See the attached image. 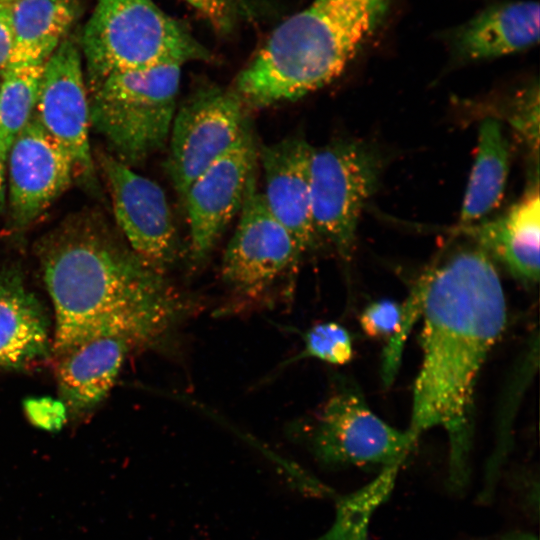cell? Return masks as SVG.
Segmentation results:
<instances>
[{"label":"cell","instance_id":"28","mask_svg":"<svg viewBox=\"0 0 540 540\" xmlns=\"http://www.w3.org/2000/svg\"><path fill=\"white\" fill-rule=\"evenodd\" d=\"M425 285H426V279H425V276L423 275L420 278L418 285L414 288L410 296V297L416 298L420 302L421 307H422ZM400 358H401V352L396 353L392 351L388 346L385 356H384L383 370H382L383 379L387 385L390 384L394 379L397 367L399 365Z\"/></svg>","mask_w":540,"mask_h":540},{"label":"cell","instance_id":"18","mask_svg":"<svg viewBox=\"0 0 540 540\" xmlns=\"http://www.w3.org/2000/svg\"><path fill=\"white\" fill-rule=\"evenodd\" d=\"M134 347L121 336L91 339L59 357L56 370L60 400L74 414L98 405L114 386Z\"/></svg>","mask_w":540,"mask_h":540},{"label":"cell","instance_id":"10","mask_svg":"<svg viewBox=\"0 0 540 540\" xmlns=\"http://www.w3.org/2000/svg\"><path fill=\"white\" fill-rule=\"evenodd\" d=\"M97 159L116 223L129 247L163 271L179 254L178 235L165 192L158 183L109 153L98 152Z\"/></svg>","mask_w":540,"mask_h":540},{"label":"cell","instance_id":"30","mask_svg":"<svg viewBox=\"0 0 540 540\" xmlns=\"http://www.w3.org/2000/svg\"><path fill=\"white\" fill-rule=\"evenodd\" d=\"M5 162L6 160L0 154V208L4 204V200H5V176H4Z\"/></svg>","mask_w":540,"mask_h":540},{"label":"cell","instance_id":"22","mask_svg":"<svg viewBox=\"0 0 540 540\" xmlns=\"http://www.w3.org/2000/svg\"><path fill=\"white\" fill-rule=\"evenodd\" d=\"M399 470L400 466L383 468L371 482L340 497L333 524L317 540H368L372 515L391 496Z\"/></svg>","mask_w":540,"mask_h":540},{"label":"cell","instance_id":"25","mask_svg":"<svg viewBox=\"0 0 540 540\" xmlns=\"http://www.w3.org/2000/svg\"><path fill=\"white\" fill-rule=\"evenodd\" d=\"M28 420L37 428L55 432L67 421V408L61 400L50 397L29 398L24 401Z\"/></svg>","mask_w":540,"mask_h":540},{"label":"cell","instance_id":"20","mask_svg":"<svg viewBox=\"0 0 540 540\" xmlns=\"http://www.w3.org/2000/svg\"><path fill=\"white\" fill-rule=\"evenodd\" d=\"M510 148L501 122L485 118L460 213V226L481 221L500 204L509 173Z\"/></svg>","mask_w":540,"mask_h":540},{"label":"cell","instance_id":"26","mask_svg":"<svg viewBox=\"0 0 540 540\" xmlns=\"http://www.w3.org/2000/svg\"><path fill=\"white\" fill-rule=\"evenodd\" d=\"M198 11L220 33L228 32L232 25L227 0H184Z\"/></svg>","mask_w":540,"mask_h":540},{"label":"cell","instance_id":"13","mask_svg":"<svg viewBox=\"0 0 540 540\" xmlns=\"http://www.w3.org/2000/svg\"><path fill=\"white\" fill-rule=\"evenodd\" d=\"M6 161L11 218L20 228L38 219L76 174L70 154L45 130L35 113L14 139Z\"/></svg>","mask_w":540,"mask_h":540},{"label":"cell","instance_id":"4","mask_svg":"<svg viewBox=\"0 0 540 540\" xmlns=\"http://www.w3.org/2000/svg\"><path fill=\"white\" fill-rule=\"evenodd\" d=\"M81 49L88 92L114 73L211 59L190 31L153 0H96Z\"/></svg>","mask_w":540,"mask_h":540},{"label":"cell","instance_id":"3","mask_svg":"<svg viewBox=\"0 0 540 540\" xmlns=\"http://www.w3.org/2000/svg\"><path fill=\"white\" fill-rule=\"evenodd\" d=\"M391 0H314L281 23L238 74L245 108L295 101L337 78L382 21Z\"/></svg>","mask_w":540,"mask_h":540},{"label":"cell","instance_id":"31","mask_svg":"<svg viewBox=\"0 0 540 540\" xmlns=\"http://www.w3.org/2000/svg\"><path fill=\"white\" fill-rule=\"evenodd\" d=\"M0 1H4V2H12V1H15V0H0Z\"/></svg>","mask_w":540,"mask_h":540},{"label":"cell","instance_id":"21","mask_svg":"<svg viewBox=\"0 0 540 540\" xmlns=\"http://www.w3.org/2000/svg\"><path fill=\"white\" fill-rule=\"evenodd\" d=\"M44 64H9L1 75L0 154L5 160L14 139L35 113Z\"/></svg>","mask_w":540,"mask_h":540},{"label":"cell","instance_id":"27","mask_svg":"<svg viewBox=\"0 0 540 540\" xmlns=\"http://www.w3.org/2000/svg\"><path fill=\"white\" fill-rule=\"evenodd\" d=\"M13 48V34L10 3L0 1V76L10 63Z\"/></svg>","mask_w":540,"mask_h":540},{"label":"cell","instance_id":"5","mask_svg":"<svg viewBox=\"0 0 540 540\" xmlns=\"http://www.w3.org/2000/svg\"><path fill=\"white\" fill-rule=\"evenodd\" d=\"M181 67L114 73L88 92L90 124L109 154L132 167L165 145L177 109Z\"/></svg>","mask_w":540,"mask_h":540},{"label":"cell","instance_id":"24","mask_svg":"<svg viewBox=\"0 0 540 540\" xmlns=\"http://www.w3.org/2000/svg\"><path fill=\"white\" fill-rule=\"evenodd\" d=\"M303 343V350L297 359L314 358L333 365H344L354 355L349 331L336 322L314 325L304 333Z\"/></svg>","mask_w":540,"mask_h":540},{"label":"cell","instance_id":"2","mask_svg":"<svg viewBox=\"0 0 540 540\" xmlns=\"http://www.w3.org/2000/svg\"><path fill=\"white\" fill-rule=\"evenodd\" d=\"M38 252L54 309L51 352L57 359L98 337L121 336L134 346L150 343L188 308L163 271L95 218L65 221L43 238Z\"/></svg>","mask_w":540,"mask_h":540},{"label":"cell","instance_id":"8","mask_svg":"<svg viewBox=\"0 0 540 540\" xmlns=\"http://www.w3.org/2000/svg\"><path fill=\"white\" fill-rule=\"evenodd\" d=\"M245 106L234 89L205 86L176 109L166 168L183 200L191 183L238 139L245 125Z\"/></svg>","mask_w":540,"mask_h":540},{"label":"cell","instance_id":"17","mask_svg":"<svg viewBox=\"0 0 540 540\" xmlns=\"http://www.w3.org/2000/svg\"><path fill=\"white\" fill-rule=\"evenodd\" d=\"M52 337L47 314L21 274L0 269V368L21 369L45 359Z\"/></svg>","mask_w":540,"mask_h":540},{"label":"cell","instance_id":"1","mask_svg":"<svg viewBox=\"0 0 540 540\" xmlns=\"http://www.w3.org/2000/svg\"><path fill=\"white\" fill-rule=\"evenodd\" d=\"M425 277L423 356L407 431L415 441L433 427L446 431L447 486L461 493L471 475L475 385L505 328L506 299L492 258L476 244L455 251Z\"/></svg>","mask_w":540,"mask_h":540},{"label":"cell","instance_id":"7","mask_svg":"<svg viewBox=\"0 0 540 540\" xmlns=\"http://www.w3.org/2000/svg\"><path fill=\"white\" fill-rule=\"evenodd\" d=\"M416 441L383 421L354 385L336 390L327 400L308 437L309 449L330 469L400 466Z\"/></svg>","mask_w":540,"mask_h":540},{"label":"cell","instance_id":"14","mask_svg":"<svg viewBox=\"0 0 540 540\" xmlns=\"http://www.w3.org/2000/svg\"><path fill=\"white\" fill-rule=\"evenodd\" d=\"M313 147L300 137L263 146L259 152L266 204L304 253L316 237L311 214L310 166Z\"/></svg>","mask_w":540,"mask_h":540},{"label":"cell","instance_id":"15","mask_svg":"<svg viewBox=\"0 0 540 540\" xmlns=\"http://www.w3.org/2000/svg\"><path fill=\"white\" fill-rule=\"evenodd\" d=\"M491 258L525 284L539 279L540 196L538 184L506 213L488 221L459 226Z\"/></svg>","mask_w":540,"mask_h":540},{"label":"cell","instance_id":"12","mask_svg":"<svg viewBox=\"0 0 540 540\" xmlns=\"http://www.w3.org/2000/svg\"><path fill=\"white\" fill-rule=\"evenodd\" d=\"M35 114L70 154L75 172L93 180L89 95L79 46L68 37L44 64Z\"/></svg>","mask_w":540,"mask_h":540},{"label":"cell","instance_id":"23","mask_svg":"<svg viewBox=\"0 0 540 540\" xmlns=\"http://www.w3.org/2000/svg\"><path fill=\"white\" fill-rule=\"evenodd\" d=\"M418 314L420 309L413 302L400 304L383 299L370 303L361 313L359 323L368 337L390 339L394 345L402 347Z\"/></svg>","mask_w":540,"mask_h":540},{"label":"cell","instance_id":"19","mask_svg":"<svg viewBox=\"0 0 540 540\" xmlns=\"http://www.w3.org/2000/svg\"><path fill=\"white\" fill-rule=\"evenodd\" d=\"M10 3L13 48L9 64H44L66 37L77 14L73 0Z\"/></svg>","mask_w":540,"mask_h":540},{"label":"cell","instance_id":"16","mask_svg":"<svg viewBox=\"0 0 540 540\" xmlns=\"http://www.w3.org/2000/svg\"><path fill=\"white\" fill-rule=\"evenodd\" d=\"M539 41V4L531 0L491 6L451 36L452 51L465 61L489 60L526 50Z\"/></svg>","mask_w":540,"mask_h":540},{"label":"cell","instance_id":"6","mask_svg":"<svg viewBox=\"0 0 540 540\" xmlns=\"http://www.w3.org/2000/svg\"><path fill=\"white\" fill-rule=\"evenodd\" d=\"M380 156L363 143L340 141L313 148L310 166L311 214L315 235L349 259L362 210L376 190Z\"/></svg>","mask_w":540,"mask_h":540},{"label":"cell","instance_id":"29","mask_svg":"<svg viewBox=\"0 0 540 540\" xmlns=\"http://www.w3.org/2000/svg\"><path fill=\"white\" fill-rule=\"evenodd\" d=\"M492 540H538V538L528 532H511L493 538Z\"/></svg>","mask_w":540,"mask_h":540},{"label":"cell","instance_id":"9","mask_svg":"<svg viewBox=\"0 0 540 540\" xmlns=\"http://www.w3.org/2000/svg\"><path fill=\"white\" fill-rule=\"evenodd\" d=\"M256 180L255 167L221 265L225 284L235 293L250 297L274 285L303 254L292 234L268 208Z\"/></svg>","mask_w":540,"mask_h":540},{"label":"cell","instance_id":"11","mask_svg":"<svg viewBox=\"0 0 540 540\" xmlns=\"http://www.w3.org/2000/svg\"><path fill=\"white\" fill-rule=\"evenodd\" d=\"M257 156L247 123L236 142L188 187L182 201L186 206L190 250L195 263L207 258L240 211Z\"/></svg>","mask_w":540,"mask_h":540}]
</instances>
